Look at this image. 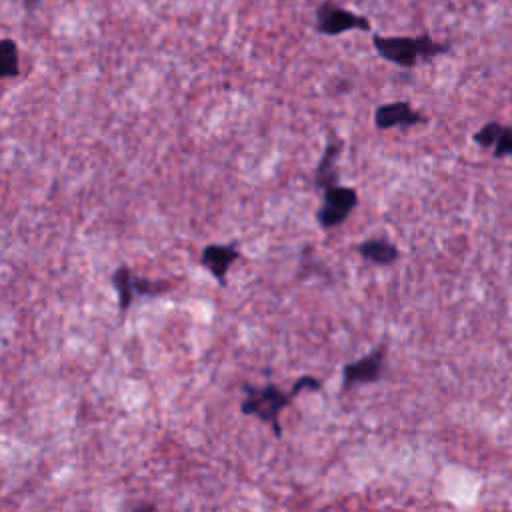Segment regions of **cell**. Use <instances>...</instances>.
Wrapping results in <instances>:
<instances>
[{
    "instance_id": "cell-1",
    "label": "cell",
    "mask_w": 512,
    "mask_h": 512,
    "mask_svg": "<svg viewBox=\"0 0 512 512\" xmlns=\"http://www.w3.org/2000/svg\"><path fill=\"white\" fill-rule=\"evenodd\" d=\"M372 46L380 58L400 68H414L418 62L432 60L450 50V44L438 42L428 34H420V36L372 34Z\"/></svg>"
},
{
    "instance_id": "cell-2",
    "label": "cell",
    "mask_w": 512,
    "mask_h": 512,
    "mask_svg": "<svg viewBox=\"0 0 512 512\" xmlns=\"http://www.w3.org/2000/svg\"><path fill=\"white\" fill-rule=\"evenodd\" d=\"M242 392H244V398L240 402V412L244 416H254L262 420L272 428L276 438H282L280 414L294 400L290 390H282L276 384H264V386L244 384Z\"/></svg>"
},
{
    "instance_id": "cell-3",
    "label": "cell",
    "mask_w": 512,
    "mask_h": 512,
    "mask_svg": "<svg viewBox=\"0 0 512 512\" xmlns=\"http://www.w3.org/2000/svg\"><path fill=\"white\" fill-rule=\"evenodd\" d=\"M112 286L116 290V296H118V310L120 314L124 316L132 302L136 298H142V296H162L164 292L172 290L176 286L178 280H170V278H144V276H138L134 274L128 266L120 264L114 274H112Z\"/></svg>"
},
{
    "instance_id": "cell-4",
    "label": "cell",
    "mask_w": 512,
    "mask_h": 512,
    "mask_svg": "<svg viewBox=\"0 0 512 512\" xmlns=\"http://www.w3.org/2000/svg\"><path fill=\"white\" fill-rule=\"evenodd\" d=\"M314 28L322 36H340V34H344L348 30L370 32L372 30V22L368 20V16L352 12V10L340 6L334 0H324L316 8Z\"/></svg>"
},
{
    "instance_id": "cell-5",
    "label": "cell",
    "mask_w": 512,
    "mask_h": 512,
    "mask_svg": "<svg viewBox=\"0 0 512 512\" xmlns=\"http://www.w3.org/2000/svg\"><path fill=\"white\" fill-rule=\"evenodd\" d=\"M358 206V192L350 186H330L322 190V204L316 212V220L322 230H332L348 220L352 210Z\"/></svg>"
},
{
    "instance_id": "cell-6",
    "label": "cell",
    "mask_w": 512,
    "mask_h": 512,
    "mask_svg": "<svg viewBox=\"0 0 512 512\" xmlns=\"http://www.w3.org/2000/svg\"><path fill=\"white\" fill-rule=\"evenodd\" d=\"M386 352L388 346L382 342L376 350L364 354L362 358L344 364L342 368V388H354L360 384H372L378 382L384 376L386 368Z\"/></svg>"
},
{
    "instance_id": "cell-7",
    "label": "cell",
    "mask_w": 512,
    "mask_h": 512,
    "mask_svg": "<svg viewBox=\"0 0 512 512\" xmlns=\"http://www.w3.org/2000/svg\"><path fill=\"white\" fill-rule=\"evenodd\" d=\"M426 116L412 108L406 100H396L388 104H380L374 110V126L378 130H390V128H412L416 124H424Z\"/></svg>"
},
{
    "instance_id": "cell-8",
    "label": "cell",
    "mask_w": 512,
    "mask_h": 512,
    "mask_svg": "<svg viewBox=\"0 0 512 512\" xmlns=\"http://www.w3.org/2000/svg\"><path fill=\"white\" fill-rule=\"evenodd\" d=\"M240 258L238 244H206L200 252V264L224 288L230 266Z\"/></svg>"
},
{
    "instance_id": "cell-9",
    "label": "cell",
    "mask_w": 512,
    "mask_h": 512,
    "mask_svg": "<svg viewBox=\"0 0 512 512\" xmlns=\"http://www.w3.org/2000/svg\"><path fill=\"white\" fill-rule=\"evenodd\" d=\"M472 142L484 150H490L494 158H508L512 156V126L502 122H486L474 134Z\"/></svg>"
},
{
    "instance_id": "cell-10",
    "label": "cell",
    "mask_w": 512,
    "mask_h": 512,
    "mask_svg": "<svg viewBox=\"0 0 512 512\" xmlns=\"http://www.w3.org/2000/svg\"><path fill=\"white\" fill-rule=\"evenodd\" d=\"M344 142L338 136H330L324 144L322 156L314 170V186L320 190H326L330 186L340 184L338 182V158L342 154Z\"/></svg>"
},
{
    "instance_id": "cell-11",
    "label": "cell",
    "mask_w": 512,
    "mask_h": 512,
    "mask_svg": "<svg viewBox=\"0 0 512 512\" xmlns=\"http://www.w3.org/2000/svg\"><path fill=\"white\" fill-rule=\"evenodd\" d=\"M356 252L372 264L378 266H388L394 264L400 258V250L394 242H390L388 238H368L364 242H360L356 246Z\"/></svg>"
},
{
    "instance_id": "cell-12",
    "label": "cell",
    "mask_w": 512,
    "mask_h": 512,
    "mask_svg": "<svg viewBox=\"0 0 512 512\" xmlns=\"http://www.w3.org/2000/svg\"><path fill=\"white\" fill-rule=\"evenodd\" d=\"M20 74L18 44L12 38L0 40V80H10Z\"/></svg>"
},
{
    "instance_id": "cell-13",
    "label": "cell",
    "mask_w": 512,
    "mask_h": 512,
    "mask_svg": "<svg viewBox=\"0 0 512 512\" xmlns=\"http://www.w3.org/2000/svg\"><path fill=\"white\" fill-rule=\"evenodd\" d=\"M320 380L316 378V376H312V374H304V376H300L292 386H290V394L296 398L300 392H304V390H310V392H318L320 390Z\"/></svg>"
},
{
    "instance_id": "cell-14",
    "label": "cell",
    "mask_w": 512,
    "mask_h": 512,
    "mask_svg": "<svg viewBox=\"0 0 512 512\" xmlns=\"http://www.w3.org/2000/svg\"><path fill=\"white\" fill-rule=\"evenodd\" d=\"M130 512H156V504L154 502H140Z\"/></svg>"
},
{
    "instance_id": "cell-15",
    "label": "cell",
    "mask_w": 512,
    "mask_h": 512,
    "mask_svg": "<svg viewBox=\"0 0 512 512\" xmlns=\"http://www.w3.org/2000/svg\"><path fill=\"white\" fill-rule=\"evenodd\" d=\"M38 2H40V0H24V4H26V8H28V10H32Z\"/></svg>"
}]
</instances>
